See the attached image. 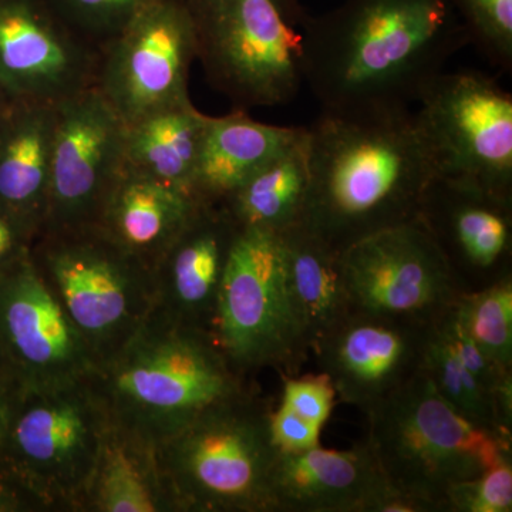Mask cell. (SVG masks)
I'll return each instance as SVG.
<instances>
[{"mask_svg": "<svg viewBox=\"0 0 512 512\" xmlns=\"http://www.w3.org/2000/svg\"><path fill=\"white\" fill-rule=\"evenodd\" d=\"M471 42L497 66H512V0H450Z\"/></svg>", "mask_w": 512, "mask_h": 512, "instance_id": "obj_30", "label": "cell"}, {"mask_svg": "<svg viewBox=\"0 0 512 512\" xmlns=\"http://www.w3.org/2000/svg\"><path fill=\"white\" fill-rule=\"evenodd\" d=\"M308 134L311 187L301 224L326 244L340 252L419 218L436 171L410 109L322 111Z\"/></svg>", "mask_w": 512, "mask_h": 512, "instance_id": "obj_2", "label": "cell"}, {"mask_svg": "<svg viewBox=\"0 0 512 512\" xmlns=\"http://www.w3.org/2000/svg\"><path fill=\"white\" fill-rule=\"evenodd\" d=\"M421 369L429 376L444 402L453 407L458 414L478 426L511 437V433L501 426L493 397L478 383L476 377L461 365L456 353L433 322H430L427 328Z\"/></svg>", "mask_w": 512, "mask_h": 512, "instance_id": "obj_27", "label": "cell"}, {"mask_svg": "<svg viewBox=\"0 0 512 512\" xmlns=\"http://www.w3.org/2000/svg\"><path fill=\"white\" fill-rule=\"evenodd\" d=\"M302 128L259 123L244 110L210 116L192 177V198L224 204L259 168L288 147Z\"/></svg>", "mask_w": 512, "mask_h": 512, "instance_id": "obj_22", "label": "cell"}, {"mask_svg": "<svg viewBox=\"0 0 512 512\" xmlns=\"http://www.w3.org/2000/svg\"><path fill=\"white\" fill-rule=\"evenodd\" d=\"M365 440L387 483L448 512L453 485L511 458V437L458 414L423 369L367 414Z\"/></svg>", "mask_w": 512, "mask_h": 512, "instance_id": "obj_4", "label": "cell"}, {"mask_svg": "<svg viewBox=\"0 0 512 512\" xmlns=\"http://www.w3.org/2000/svg\"><path fill=\"white\" fill-rule=\"evenodd\" d=\"M208 119L187 101L126 124L124 167L192 197V177Z\"/></svg>", "mask_w": 512, "mask_h": 512, "instance_id": "obj_25", "label": "cell"}, {"mask_svg": "<svg viewBox=\"0 0 512 512\" xmlns=\"http://www.w3.org/2000/svg\"><path fill=\"white\" fill-rule=\"evenodd\" d=\"M366 512H444V508L387 483L367 505Z\"/></svg>", "mask_w": 512, "mask_h": 512, "instance_id": "obj_35", "label": "cell"}, {"mask_svg": "<svg viewBox=\"0 0 512 512\" xmlns=\"http://www.w3.org/2000/svg\"><path fill=\"white\" fill-rule=\"evenodd\" d=\"M99 49L72 32L45 0H0V93L57 106L96 82Z\"/></svg>", "mask_w": 512, "mask_h": 512, "instance_id": "obj_15", "label": "cell"}, {"mask_svg": "<svg viewBox=\"0 0 512 512\" xmlns=\"http://www.w3.org/2000/svg\"><path fill=\"white\" fill-rule=\"evenodd\" d=\"M417 103L436 177L512 202L511 94L483 73L441 72Z\"/></svg>", "mask_w": 512, "mask_h": 512, "instance_id": "obj_10", "label": "cell"}, {"mask_svg": "<svg viewBox=\"0 0 512 512\" xmlns=\"http://www.w3.org/2000/svg\"><path fill=\"white\" fill-rule=\"evenodd\" d=\"M454 313L464 332L500 369H512V282L510 276L476 293H458Z\"/></svg>", "mask_w": 512, "mask_h": 512, "instance_id": "obj_28", "label": "cell"}, {"mask_svg": "<svg viewBox=\"0 0 512 512\" xmlns=\"http://www.w3.org/2000/svg\"><path fill=\"white\" fill-rule=\"evenodd\" d=\"M254 390L217 404L157 447L177 512H272L279 450Z\"/></svg>", "mask_w": 512, "mask_h": 512, "instance_id": "obj_5", "label": "cell"}, {"mask_svg": "<svg viewBox=\"0 0 512 512\" xmlns=\"http://www.w3.org/2000/svg\"><path fill=\"white\" fill-rule=\"evenodd\" d=\"M429 325L353 311L313 352L336 396L367 416L420 372Z\"/></svg>", "mask_w": 512, "mask_h": 512, "instance_id": "obj_16", "label": "cell"}, {"mask_svg": "<svg viewBox=\"0 0 512 512\" xmlns=\"http://www.w3.org/2000/svg\"><path fill=\"white\" fill-rule=\"evenodd\" d=\"M335 387L325 373L303 377L284 375L282 406L299 416L325 426L335 407Z\"/></svg>", "mask_w": 512, "mask_h": 512, "instance_id": "obj_32", "label": "cell"}, {"mask_svg": "<svg viewBox=\"0 0 512 512\" xmlns=\"http://www.w3.org/2000/svg\"><path fill=\"white\" fill-rule=\"evenodd\" d=\"M386 484L366 441L349 450L316 446L279 453L271 476L272 512H366Z\"/></svg>", "mask_w": 512, "mask_h": 512, "instance_id": "obj_18", "label": "cell"}, {"mask_svg": "<svg viewBox=\"0 0 512 512\" xmlns=\"http://www.w3.org/2000/svg\"><path fill=\"white\" fill-rule=\"evenodd\" d=\"M353 311L429 325L456 301V275L433 234L416 220L340 251Z\"/></svg>", "mask_w": 512, "mask_h": 512, "instance_id": "obj_12", "label": "cell"}, {"mask_svg": "<svg viewBox=\"0 0 512 512\" xmlns=\"http://www.w3.org/2000/svg\"><path fill=\"white\" fill-rule=\"evenodd\" d=\"M0 387H18L15 382H13L2 355H0Z\"/></svg>", "mask_w": 512, "mask_h": 512, "instance_id": "obj_38", "label": "cell"}, {"mask_svg": "<svg viewBox=\"0 0 512 512\" xmlns=\"http://www.w3.org/2000/svg\"><path fill=\"white\" fill-rule=\"evenodd\" d=\"M311 187L308 127L242 184L225 207L242 228L282 234L299 224Z\"/></svg>", "mask_w": 512, "mask_h": 512, "instance_id": "obj_26", "label": "cell"}, {"mask_svg": "<svg viewBox=\"0 0 512 512\" xmlns=\"http://www.w3.org/2000/svg\"><path fill=\"white\" fill-rule=\"evenodd\" d=\"M124 128L94 86L57 104L42 234L96 227L111 185L124 167Z\"/></svg>", "mask_w": 512, "mask_h": 512, "instance_id": "obj_13", "label": "cell"}, {"mask_svg": "<svg viewBox=\"0 0 512 512\" xmlns=\"http://www.w3.org/2000/svg\"><path fill=\"white\" fill-rule=\"evenodd\" d=\"M214 336L244 376L264 367L292 375L305 362L311 348L286 282L278 234L239 229L222 278Z\"/></svg>", "mask_w": 512, "mask_h": 512, "instance_id": "obj_9", "label": "cell"}, {"mask_svg": "<svg viewBox=\"0 0 512 512\" xmlns=\"http://www.w3.org/2000/svg\"><path fill=\"white\" fill-rule=\"evenodd\" d=\"M36 239L25 222L0 204V268L28 255Z\"/></svg>", "mask_w": 512, "mask_h": 512, "instance_id": "obj_34", "label": "cell"}, {"mask_svg": "<svg viewBox=\"0 0 512 512\" xmlns=\"http://www.w3.org/2000/svg\"><path fill=\"white\" fill-rule=\"evenodd\" d=\"M446 503L450 512H511L512 460L453 485Z\"/></svg>", "mask_w": 512, "mask_h": 512, "instance_id": "obj_31", "label": "cell"}, {"mask_svg": "<svg viewBox=\"0 0 512 512\" xmlns=\"http://www.w3.org/2000/svg\"><path fill=\"white\" fill-rule=\"evenodd\" d=\"M278 235L289 292L313 350L323 336L353 312L340 252L301 222Z\"/></svg>", "mask_w": 512, "mask_h": 512, "instance_id": "obj_24", "label": "cell"}, {"mask_svg": "<svg viewBox=\"0 0 512 512\" xmlns=\"http://www.w3.org/2000/svg\"><path fill=\"white\" fill-rule=\"evenodd\" d=\"M56 106L8 101L0 117V204L39 238L52 174Z\"/></svg>", "mask_w": 512, "mask_h": 512, "instance_id": "obj_20", "label": "cell"}, {"mask_svg": "<svg viewBox=\"0 0 512 512\" xmlns=\"http://www.w3.org/2000/svg\"><path fill=\"white\" fill-rule=\"evenodd\" d=\"M89 382L113 423L157 447L249 390L212 333L156 309L119 352L94 367Z\"/></svg>", "mask_w": 512, "mask_h": 512, "instance_id": "obj_3", "label": "cell"}, {"mask_svg": "<svg viewBox=\"0 0 512 512\" xmlns=\"http://www.w3.org/2000/svg\"><path fill=\"white\" fill-rule=\"evenodd\" d=\"M109 421L89 379L16 390L2 458L40 512H80Z\"/></svg>", "mask_w": 512, "mask_h": 512, "instance_id": "obj_8", "label": "cell"}, {"mask_svg": "<svg viewBox=\"0 0 512 512\" xmlns=\"http://www.w3.org/2000/svg\"><path fill=\"white\" fill-rule=\"evenodd\" d=\"M77 36L100 49L157 0H45Z\"/></svg>", "mask_w": 512, "mask_h": 512, "instance_id": "obj_29", "label": "cell"}, {"mask_svg": "<svg viewBox=\"0 0 512 512\" xmlns=\"http://www.w3.org/2000/svg\"><path fill=\"white\" fill-rule=\"evenodd\" d=\"M195 205L190 195L123 167L107 194L96 228L153 271Z\"/></svg>", "mask_w": 512, "mask_h": 512, "instance_id": "obj_21", "label": "cell"}, {"mask_svg": "<svg viewBox=\"0 0 512 512\" xmlns=\"http://www.w3.org/2000/svg\"><path fill=\"white\" fill-rule=\"evenodd\" d=\"M0 355L19 389L89 379L96 367L30 252L0 268Z\"/></svg>", "mask_w": 512, "mask_h": 512, "instance_id": "obj_14", "label": "cell"}, {"mask_svg": "<svg viewBox=\"0 0 512 512\" xmlns=\"http://www.w3.org/2000/svg\"><path fill=\"white\" fill-rule=\"evenodd\" d=\"M511 207V201L473 185L434 177L421 200L419 220L451 264L490 271L510 255Z\"/></svg>", "mask_w": 512, "mask_h": 512, "instance_id": "obj_19", "label": "cell"}, {"mask_svg": "<svg viewBox=\"0 0 512 512\" xmlns=\"http://www.w3.org/2000/svg\"><path fill=\"white\" fill-rule=\"evenodd\" d=\"M224 204L198 202L153 268L156 311L214 335L222 278L239 234Z\"/></svg>", "mask_w": 512, "mask_h": 512, "instance_id": "obj_17", "label": "cell"}, {"mask_svg": "<svg viewBox=\"0 0 512 512\" xmlns=\"http://www.w3.org/2000/svg\"><path fill=\"white\" fill-rule=\"evenodd\" d=\"M197 39L187 0H157L99 49L96 82L124 124L191 101Z\"/></svg>", "mask_w": 512, "mask_h": 512, "instance_id": "obj_11", "label": "cell"}, {"mask_svg": "<svg viewBox=\"0 0 512 512\" xmlns=\"http://www.w3.org/2000/svg\"><path fill=\"white\" fill-rule=\"evenodd\" d=\"M271 437L279 453H298L319 446L322 426L299 416L285 406L272 410L269 416Z\"/></svg>", "mask_w": 512, "mask_h": 512, "instance_id": "obj_33", "label": "cell"}, {"mask_svg": "<svg viewBox=\"0 0 512 512\" xmlns=\"http://www.w3.org/2000/svg\"><path fill=\"white\" fill-rule=\"evenodd\" d=\"M208 83L237 110L288 103L303 83L298 0H187Z\"/></svg>", "mask_w": 512, "mask_h": 512, "instance_id": "obj_6", "label": "cell"}, {"mask_svg": "<svg viewBox=\"0 0 512 512\" xmlns=\"http://www.w3.org/2000/svg\"><path fill=\"white\" fill-rule=\"evenodd\" d=\"M0 512H40L28 491L20 485L0 456Z\"/></svg>", "mask_w": 512, "mask_h": 512, "instance_id": "obj_36", "label": "cell"}, {"mask_svg": "<svg viewBox=\"0 0 512 512\" xmlns=\"http://www.w3.org/2000/svg\"><path fill=\"white\" fill-rule=\"evenodd\" d=\"M9 100H6L5 97L0 93V117H2L3 110H5L6 104H8Z\"/></svg>", "mask_w": 512, "mask_h": 512, "instance_id": "obj_39", "label": "cell"}, {"mask_svg": "<svg viewBox=\"0 0 512 512\" xmlns=\"http://www.w3.org/2000/svg\"><path fill=\"white\" fill-rule=\"evenodd\" d=\"M19 387H0V456H2L3 443H5L6 431L12 410L13 399Z\"/></svg>", "mask_w": 512, "mask_h": 512, "instance_id": "obj_37", "label": "cell"}, {"mask_svg": "<svg viewBox=\"0 0 512 512\" xmlns=\"http://www.w3.org/2000/svg\"><path fill=\"white\" fill-rule=\"evenodd\" d=\"M30 256L96 366L119 352L156 308L153 271L96 227L42 234Z\"/></svg>", "mask_w": 512, "mask_h": 512, "instance_id": "obj_7", "label": "cell"}, {"mask_svg": "<svg viewBox=\"0 0 512 512\" xmlns=\"http://www.w3.org/2000/svg\"><path fill=\"white\" fill-rule=\"evenodd\" d=\"M470 42L450 0H345L306 19L303 83L328 113L409 109Z\"/></svg>", "mask_w": 512, "mask_h": 512, "instance_id": "obj_1", "label": "cell"}, {"mask_svg": "<svg viewBox=\"0 0 512 512\" xmlns=\"http://www.w3.org/2000/svg\"><path fill=\"white\" fill-rule=\"evenodd\" d=\"M80 512H177L156 444L110 420Z\"/></svg>", "mask_w": 512, "mask_h": 512, "instance_id": "obj_23", "label": "cell"}]
</instances>
